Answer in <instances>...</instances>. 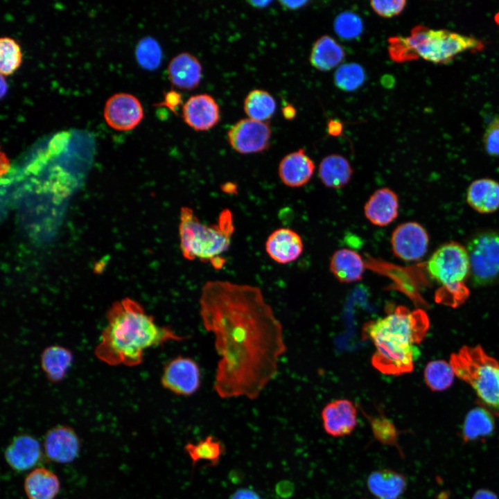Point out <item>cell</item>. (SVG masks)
<instances>
[{"label": "cell", "mask_w": 499, "mask_h": 499, "mask_svg": "<svg viewBox=\"0 0 499 499\" xmlns=\"http://www.w3.org/2000/svg\"><path fill=\"white\" fill-rule=\"evenodd\" d=\"M243 109L248 118L259 121H267L275 112L276 102L268 91L256 89L250 91L246 96Z\"/></svg>", "instance_id": "cell-30"}, {"label": "cell", "mask_w": 499, "mask_h": 499, "mask_svg": "<svg viewBox=\"0 0 499 499\" xmlns=\"http://www.w3.org/2000/svg\"><path fill=\"white\" fill-rule=\"evenodd\" d=\"M344 57L343 47L331 36L323 35L315 42L310 62L315 69L326 71L339 65Z\"/></svg>", "instance_id": "cell-27"}, {"label": "cell", "mask_w": 499, "mask_h": 499, "mask_svg": "<svg viewBox=\"0 0 499 499\" xmlns=\"http://www.w3.org/2000/svg\"><path fill=\"white\" fill-rule=\"evenodd\" d=\"M337 35L345 40L358 37L362 32L363 24L356 13L345 11L337 16L333 24Z\"/></svg>", "instance_id": "cell-36"}, {"label": "cell", "mask_w": 499, "mask_h": 499, "mask_svg": "<svg viewBox=\"0 0 499 499\" xmlns=\"http://www.w3.org/2000/svg\"><path fill=\"white\" fill-rule=\"evenodd\" d=\"M162 386L170 392L180 396L194 394L200 385V370L193 359L177 356L164 367L161 377Z\"/></svg>", "instance_id": "cell-10"}, {"label": "cell", "mask_w": 499, "mask_h": 499, "mask_svg": "<svg viewBox=\"0 0 499 499\" xmlns=\"http://www.w3.org/2000/svg\"><path fill=\"white\" fill-rule=\"evenodd\" d=\"M365 79L364 68L353 62L342 64L334 74L335 85L344 91H352L358 89L363 85Z\"/></svg>", "instance_id": "cell-33"}, {"label": "cell", "mask_w": 499, "mask_h": 499, "mask_svg": "<svg viewBox=\"0 0 499 499\" xmlns=\"http://www.w3.org/2000/svg\"><path fill=\"white\" fill-rule=\"evenodd\" d=\"M167 72L174 87L182 90H193L198 87L201 82L202 67L195 55L183 52L171 59Z\"/></svg>", "instance_id": "cell-20"}, {"label": "cell", "mask_w": 499, "mask_h": 499, "mask_svg": "<svg viewBox=\"0 0 499 499\" xmlns=\"http://www.w3.org/2000/svg\"><path fill=\"white\" fill-rule=\"evenodd\" d=\"M429 319L421 309L398 306L384 317L367 322L363 334L376 347L371 365L379 371L399 376L410 372L419 352L414 345L425 338Z\"/></svg>", "instance_id": "cell-3"}, {"label": "cell", "mask_w": 499, "mask_h": 499, "mask_svg": "<svg viewBox=\"0 0 499 499\" xmlns=\"http://www.w3.org/2000/svg\"><path fill=\"white\" fill-rule=\"evenodd\" d=\"M271 3V1H251V2H250V3H251L253 6L259 7V8L265 7V6H267L268 3Z\"/></svg>", "instance_id": "cell-48"}, {"label": "cell", "mask_w": 499, "mask_h": 499, "mask_svg": "<svg viewBox=\"0 0 499 499\" xmlns=\"http://www.w3.org/2000/svg\"><path fill=\"white\" fill-rule=\"evenodd\" d=\"M495 22L499 26V11L494 16Z\"/></svg>", "instance_id": "cell-49"}, {"label": "cell", "mask_w": 499, "mask_h": 499, "mask_svg": "<svg viewBox=\"0 0 499 499\" xmlns=\"http://www.w3.org/2000/svg\"><path fill=\"white\" fill-rule=\"evenodd\" d=\"M103 116L113 129L126 131L134 129L143 118V109L140 100L128 93H117L105 103Z\"/></svg>", "instance_id": "cell-12"}, {"label": "cell", "mask_w": 499, "mask_h": 499, "mask_svg": "<svg viewBox=\"0 0 499 499\" xmlns=\"http://www.w3.org/2000/svg\"><path fill=\"white\" fill-rule=\"evenodd\" d=\"M485 151L493 157L499 156V116H495L488 123L483 136Z\"/></svg>", "instance_id": "cell-37"}, {"label": "cell", "mask_w": 499, "mask_h": 499, "mask_svg": "<svg viewBox=\"0 0 499 499\" xmlns=\"http://www.w3.org/2000/svg\"><path fill=\"white\" fill-rule=\"evenodd\" d=\"M388 52L390 58L396 62L414 60V58L403 36H393L388 39Z\"/></svg>", "instance_id": "cell-38"}, {"label": "cell", "mask_w": 499, "mask_h": 499, "mask_svg": "<svg viewBox=\"0 0 499 499\" xmlns=\"http://www.w3.org/2000/svg\"><path fill=\"white\" fill-rule=\"evenodd\" d=\"M229 499H261V496L255 491L248 488L237 489L234 492Z\"/></svg>", "instance_id": "cell-42"}, {"label": "cell", "mask_w": 499, "mask_h": 499, "mask_svg": "<svg viewBox=\"0 0 499 499\" xmlns=\"http://www.w3.org/2000/svg\"><path fill=\"white\" fill-rule=\"evenodd\" d=\"M279 2L283 7L291 10L301 8L309 3L308 1H281Z\"/></svg>", "instance_id": "cell-45"}, {"label": "cell", "mask_w": 499, "mask_h": 499, "mask_svg": "<svg viewBox=\"0 0 499 499\" xmlns=\"http://www.w3.org/2000/svg\"><path fill=\"white\" fill-rule=\"evenodd\" d=\"M455 374L471 385L479 405L499 417V361L480 346L462 347L450 356Z\"/></svg>", "instance_id": "cell-5"}, {"label": "cell", "mask_w": 499, "mask_h": 499, "mask_svg": "<svg viewBox=\"0 0 499 499\" xmlns=\"http://www.w3.org/2000/svg\"><path fill=\"white\" fill-rule=\"evenodd\" d=\"M321 417L325 432L333 437L350 435L358 423L357 408L346 399L328 403L322 410Z\"/></svg>", "instance_id": "cell-15"}, {"label": "cell", "mask_w": 499, "mask_h": 499, "mask_svg": "<svg viewBox=\"0 0 499 499\" xmlns=\"http://www.w3.org/2000/svg\"><path fill=\"white\" fill-rule=\"evenodd\" d=\"M315 166L303 148L292 152L281 160L278 174L281 182L291 188L307 184L315 172Z\"/></svg>", "instance_id": "cell-19"}, {"label": "cell", "mask_w": 499, "mask_h": 499, "mask_svg": "<svg viewBox=\"0 0 499 499\" xmlns=\"http://www.w3.org/2000/svg\"><path fill=\"white\" fill-rule=\"evenodd\" d=\"M399 209L397 194L388 187H383L369 196L364 206V213L374 225L385 227L397 218Z\"/></svg>", "instance_id": "cell-17"}, {"label": "cell", "mask_w": 499, "mask_h": 499, "mask_svg": "<svg viewBox=\"0 0 499 499\" xmlns=\"http://www.w3.org/2000/svg\"><path fill=\"white\" fill-rule=\"evenodd\" d=\"M22 62V52L17 42L10 37L0 39V72L2 76L14 73Z\"/></svg>", "instance_id": "cell-34"}, {"label": "cell", "mask_w": 499, "mask_h": 499, "mask_svg": "<svg viewBox=\"0 0 499 499\" xmlns=\"http://www.w3.org/2000/svg\"><path fill=\"white\" fill-rule=\"evenodd\" d=\"M471 499H499L496 493L487 489H479L473 495Z\"/></svg>", "instance_id": "cell-44"}, {"label": "cell", "mask_w": 499, "mask_h": 499, "mask_svg": "<svg viewBox=\"0 0 499 499\" xmlns=\"http://www.w3.org/2000/svg\"><path fill=\"white\" fill-rule=\"evenodd\" d=\"M455 375L450 364L444 360L431 361L424 369L425 381L433 391L448 388L453 382Z\"/></svg>", "instance_id": "cell-32"}, {"label": "cell", "mask_w": 499, "mask_h": 499, "mask_svg": "<svg viewBox=\"0 0 499 499\" xmlns=\"http://www.w3.org/2000/svg\"><path fill=\"white\" fill-rule=\"evenodd\" d=\"M1 97L6 94V91L7 90V84L4 80L3 76L1 75Z\"/></svg>", "instance_id": "cell-47"}, {"label": "cell", "mask_w": 499, "mask_h": 499, "mask_svg": "<svg viewBox=\"0 0 499 499\" xmlns=\"http://www.w3.org/2000/svg\"><path fill=\"white\" fill-rule=\"evenodd\" d=\"M366 264L362 256L356 251L342 248L332 254L329 269L340 282L349 283L362 279Z\"/></svg>", "instance_id": "cell-22"}, {"label": "cell", "mask_w": 499, "mask_h": 499, "mask_svg": "<svg viewBox=\"0 0 499 499\" xmlns=\"http://www.w3.org/2000/svg\"><path fill=\"white\" fill-rule=\"evenodd\" d=\"M182 114L185 123L195 131L209 130L220 119L219 105L208 94L191 96L183 104Z\"/></svg>", "instance_id": "cell-14"}, {"label": "cell", "mask_w": 499, "mask_h": 499, "mask_svg": "<svg viewBox=\"0 0 499 499\" xmlns=\"http://www.w3.org/2000/svg\"><path fill=\"white\" fill-rule=\"evenodd\" d=\"M405 38L414 60L421 58L435 64L448 63L462 53L480 51L484 47L482 41L472 36L423 25L414 27L410 36Z\"/></svg>", "instance_id": "cell-7"}, {"label": "cell", "mask_w": 499, "mask_h": 499, "mask_svg": "<svg viewBox=\"0 0 499 499\" xmlns=\"http://www.w3.org/2000/svg\"><path fill=\"white\" fill-rule=\"evenodd\" d=\"M303 250L301 237L289 228L275 229L265 242V251L268 256L281 264L295 261L301 256Z\"/></svg>", "instance_id": "cell-18"}, {"label": "cell", "mask_w": 499, "mask_h": 499, "mask_svg": "<svg viewBox=\"0 0 499 499\" xmlns=\"http://www.w3.org/2000/svg\"><path fill=\"white\" fill-rule=\"evenodd\" d=\"M204 329L220 359L213 389L222 399H256L276 377L286 351L283 327L261 290L228 281H207L199 300Z\"/></svg>", "instance_id": "cell-1"}, {"label": "cell", "mask_w": 499, "mask_h": 499, "mask_svg": "<svg viewBox=\"0 0 499 499\" xmlns=\"http://www.w3.org/2000/svg\"><path fill=\"white\" fill-rule=\"evenodd\" d=\"M493 415L482 407L471 410L463 422L460 437L464 443L490 437L495 430Z\"/></svg>", "instance_id": "cell-26"}, {"label": "cell", "mask_w": 499, "mask_h": 499, "mask_svg": "<svg viewBox=\"0 0 499 499\" xmlns=\"http://www.w3.org/2000/svg\"><path fill=\"white\" fill-rule=\"evenodd\" d=\"M282 113H283V116L286 119L290 120V119H292L295 116L296 110L292 105H287L283 107V108L282 110Z\"/></svg>", "instance_id": "cell-46"}, {"label": "cell", "mask_w": 499, "mask_h": 499, "mask_svg": "<svg viewBox=\"0 0 499 499\" xmlns=\"http://www.w3.org/2000/svg\"><path fill=\"white\" fill-rule=\"evenodd\" d=\"M180 221V247L183 256L189 261L209 262L216 269L221 268L225 261L220 255L229 247L234 231L231 211L222 210L216 223L207 225L200 221L191 208L182 207Z\"/></svg>", "instance_id": "cell-4"}, {"label": "cell", "mask_w": 499, "mask_h": 499, "mask_svg": "<svg viewBox=\"0 0 499 499\" xmlns=\"http://www.w3.org/2000/svg\"><path fill=\"white\" fill-rule=\"evenodd\" d=\"M407 486L404 474L391 469L373 471L367 478V489L376 499H399Z\"/></svg>", "instance_id": "cell-21"}, {"label": "cell", "mask_w": 499, "mask_h": 499, "mask_svg": "<svg viewBox=\"0 0 499 499\" xmlns=\"http://www.w3.org/2000/svg\"><path fill=\"white\" fill-rule=\"evenodd\" d=\"M24 491L28 499H54L60 489L58 476L44 467H37L26 477Z\"/></svg>", "instance_id": "cell-25"}, {"label": "cell", "mask_w": 499, "mask_h": 499, "mask_svg": "<svg viewBox=\"0 0 499 499\" xmlns=\"http://www.w3.org/2000/svg\"><path fill=\"white\" fill-rule=\"evenodd\" d=\"M42 450L38 440L28 434L15 436L5 450L7 464L16 471H26L40 461Z\"/></svg>", "instance_id": "cell-16"}, {"label": "cell", "mask_w": 499, "mask_h": 499, "mask_svg": "<svg viewBox=\"0 0 499 499\" xmlns=\"http://www.w3.org/2000/svg\"><path fill=\"white\" fill-rule=\"evenodd\" d=\"M390 243L396 257L405 261H414L423 258L427 252L429 236L419 223L406 222L394 229Z\"/></svg>", "instance_id": "cell-11"}, {"label": "cell", "mask_w": 499, "mask_h": 499, "mask_svg": "<svg viewBox=\"0 0 499 499\" xmlns=\"http://www.w3.org/2000/svg\"><path fill=\"white\" fill-rule=\"evenodd\" d=\"M184 451L190 457L193 467L200 460L207 461L209 466H216L225 453V447L220 440L210 435L197 443L188 442L184 446Z\"/></svg>", "instance_id": "cell-29"}, {"label": "cell", "mask_w": 499, "mask_h": 499, "mask_svg": "<svg viewBox=\"0 0 499 499\" xmlns=\"http://www.w3.org/2000/svg\"><path fill=\"white\" fill-rule=\"evenodd\" d=\"M157 106H165L170 111L176 112L179 107L183 105L182 95L175 90H170L164 94V100L156 104Z\"/></svg>", "instance_id": "cell-40"}, {"label": "cell", "mask_w": 499, "mask_h": 499, "mask_svg": "<svg viewBox=\"0 0 499 499\" xmlns=\"http://www.w3.org/2000/svg\"><path fill=\"white\" fill-rule=\"evenodd\" d=\"M295 491L294 484L288 480H281L275 487V492L278 496L286 499L291 497Z\"/></svg>", "instance_id": "cell-41"}, {"label": "cell", "mask_w": 499, "mask_h": 499, "mask_svg": "<svg viewBox=\"0 0 499 499\" xmlns=\"http://www.w3.org/2000/svg\"><path fill=\"white\" fill-rule=\"evenodd\" d=\"M137 60L143 68L157 69L161 64L162 52L159 43L150 37L141 39L136 48Z\"/></svg>", "instance_id": "cell-35"}, {"label": "cell", "mask_w": 499, "mask_h": 499, "mask_svg": "<svg viewBox=\"0 0 499 499\" xmlns=\"http://www.w3.org/2000/svg\"><path fill=\"white\" fill-rule=\"evenodd\" d=\"M353 173L350 162L341 155L326 156L319 164V177L322 183L329 189L344 187L351 181Z\"/></svg>", "instance_id": "cell-24"}, {"label": "cell", "mask_w": 499, "mask_h": 499, "mask_svg": "<svg viewBox=\"0 0 499 499\" xmlns=\"http://www.w3.org/2000/svg\"><path fill=\"white\" fill-rule=\"evenodd\" d=\"M406 1L404 0H383L371 1V8L379 16L390 18L399 15L405 8Z\"/></svg>", "instance_id": "cell-39"}, {"label": "cell", "mask_w": 499, "mask_h": 499, "mask_svg": "<svg viewBox=\"0 0 499 499\" xmlns=\"http://www.w3.org/2000/svg\"><path fill=\"white\" fill-rule=\"evenodd\" d=\"M107 319L95 354L110 365H138L147 349L187 338L170 327L158 325L139 303L130 298L113 304Z\"/></svg>", "instance_id": "cell-2"}, {"label": "cell", "mask_w": 499, "mask_h": 499, "mask_svg": "<svg viewBox=\"0 0 499 499\" xmlns=\"http://www.w3.org/2000/svg\"><path fill=\"white\" fill-rule=\"evenodd\" d=\"M271 134L268 121L246 118L239 120L229 129L227 140L236 152L247 155L267 150L270 144Z\"/></svg>", "instance_id": "cell-9"}, {"label": "cell", "mask_w": 499, "mask_h": 499, "mask_svg": "<svg viewBox=\"0 0 499 499\" xmlns=\"http://www.w3.org/2000/svg\"><path fill=\"white\" fill-rule=\"evenodd\" d=\"M430 276L442 286L437 295L439 302L457 306L466 299L469 291L464 285L470 274V263L466 248L456 242H448L439 247L426 264Z\"/></svg>", "instance_id": "cell-6"}, {"label": "cell", "mask_w": 499, "mask_h": 499, "mask_svg": "<svg viewBox=\"0 0 499 499\" xmlns=\"http://www.w3.org/2000/svg\"><path fill=\"white\" fill-rule=\"evenodd\" d=\"M466 202L480 213H491L499 209V183L481 178L471 183L466 191Z\"/></svg>", "instance_id": "cell-23"}, {"label": "cell", "mask_w": 499, "mask_h": 499, "mask_svg": "<svg viewBox=\"0 0 499 499\" xmlns=\"http://www.w3.org/2000/svg\"><path fill=\"white\" fill-rule=\"evenodd\" d=\"M466 250L473 284L489 285L499 279V233L484 230L474 234L468 241Z\"/></svg>", "instance_id": "cell-8"}, {"label": "cell", "mask_w": 499, "mask_h": 499, "mask_svg": "<svg viewBox=\"0 0 499 499\" xmlns=\"http://www.w3.org/2000/svg\"><path fill=\"white\" fill-rule=\"evenodd\" d=\"M343 131V124L338 120L331 119L327 124V132L331 136H339Z\"/></svg>", "instance_id": "cell-43"}, {"label": "cell", "mask_w": 499, "mask_h": 499, "mask_svg": "<svg viewBox=\"0 0 499 499\" xmlns=\"http://www.w3.org/2000/svg\"><path fill=\"white\" fill-rule=\"evenodd\" d=\"M43 446L49 459L59 464H68L78 457L80 441L72 428L59 425L46 432Z\"/></svg>", "instance_id": "cell-13"}, {"label": "cell", "mask_w": 499, "mask_h": 499, "mask_svg": "<svg viewBox=\"0 0 499 499\" xmlns=\"http://www.w3.org/2000/svg\"><path fill=\"white\" fill-rule=\"evenodd\" d=\"M72 360L69 350L60 346H51L42 353L41 367L49 380L58 382L64 377Z\"/></svg>", "instance_id": "cell-28"}, {"label": "cell", "mask_w": 499, "mask_h": 499, "mask_svg": "<svg viewBox=\"0 0 499 499\" xmlns=\"http://www.w3.org/2000/svg\"><path fill=\"white\" fill-rule=\"evenodd\" d=\"M361 412L368 420L374 439L383 444L395 447L399 451L400 457L403 459L405 455L399 443L401 431L397 429L394 422L382 412L376 416L368 414L362 409H361Z\"/></svg>", "instance_id": "cell-31"}]
</instances>
